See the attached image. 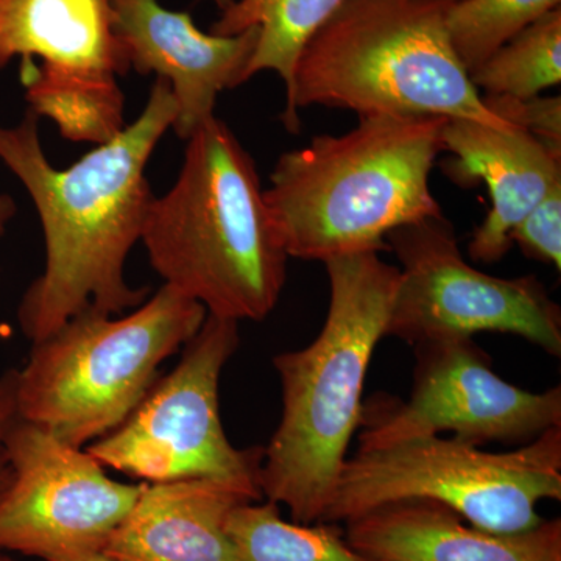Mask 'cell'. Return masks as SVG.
I'll list each match as a JSON object with an SVG mask.
<instances>
[{
  "label": "cell",
  "instance_id": "4fadbf2b",
  "mask_svg": "<svg viewBox=\"0 0 561 561\" xmlns=\"http://www.w3.org/2000/svg\"><path fill=\"white\" fill-rule=\"evenodd\" d=\"M443 150L453 154L443 164L459 186L485 183L491 208L472 232L470 256L496 264L512 249L515 228L561 181V151L519 128H496L481 122L448 119Z\"/></svg>",
  "mask_w": 561,
  "mask_h": 561
},
{
  "label": "cell",
  "instance_id": "ffe728a7",
  "mask_svg": "<svg viewBox=\"0 0 561 561\" xmlns=\"http://www.w3.org/2000/svg\"><path fill=\"white\" fill-rule=\"evenodd\" d=\"M482 95L530 99L561 81V7L524 28L470 73Z\"/></svg>",
  "mask_w": 561,
  "mask_h": 561
},
{
  "label": "cell",
  "instance_id": "5bb4252c",
  "mask_svg": "<svg viewBox=\"0 0 561 561\" xmlns=\"http://www.w3.org/2000/svg\"><path fill=\"white\" fill-rule=\"evenodd\" d=\"M351 548L373 561H561V519L497 534L432 501L382 505L346 522Z\"/></svg>",
  "mask_w": 561,
  "mask_h": 561
},
{
  "label": "cell",
  "instance_id": "6da1fadb",
  "mask_svg": "<svg viewBox=\"0 0 561 561\" xmlns=\"http://www.w3.org/2000/svg\"><path fill=\"white\" fill-rule=\"evenodd\" d=\"M175 116L171 84L157 79L138 119L65 171L47 160L32 110L0 127V160L31 194L46 239V268L18 308L32 343L87 309L122 316L147 300L149 289L125 279V262L154 198L147 162Z\"/></svg>",
  "mask_w": 561,
  "mask_h": 561
},
{
  "label": "cell",
  "instance_id": "8992f818",
  "mask_svg": "<svg viewBox=\"0 0 561 561\" xmlns=\"http://www.w3.org/2000/svg\"><path fill=\"white\" fill-rule=\"evenodd\" d=\"M206 309L162 286L117 319L91 311L72 317L18 370L20 416L83 448L117 430L158 381L162 362L184 348Z\"/></svg>",
  "mask_w": 561,
  "mask_h": 561
},
{
  "label": "cell",
  "instance_id": "4316f807",
  "mask_svg": "<svg viewBox=\"0 0 561 561\" xmlns=\"http://www.w3.org/2000/svg\"><path fill=\"white\" fill-rule=\"evenodd\" d=\"M210 2L216 3V5L219 7V10L224 11L225 9H228L234 0H210Z\"/></svg>",
  "mask_w": 561,
  "mask_h": 561
},
{
  "label": "cell",
  "instance_id": "3957f363",
  "mask_svg": "<svg viewBox=\"0 0 561 561\" xmlns=\"http://www.w3.org/2000/svg\"><path fill=\"white\" fill-rule=\"evenodd\" d=\"M343 135L317 136L280 154L265 203L289 257H332L389 250L387 236L442 217L431 172L443 151L445 117L359 116Z\"/></svg>",
  "mask_w": 561,
  "mask_h": 561
},
{
  "label": "cell",
  "instance_id": "8fae6325",
  "mask_svg": "<svg viewBox=\"0 0 561 561\" xmlns=\"http://www.w3.org/2000/svg\"><path fill=\"white\" fill-rule=\"evenodd\" d=\"M11 482L0 497V552L44 561L102 553L144 482L114 481L87 449L28 421L9 437Z\"/></svg>",
  "mask_w": 561,
  "mask_h": 561
},
{
  "label": "cell",
  "instance_id": "52a82bcc",
  "mask_svg": "<svg viewBox=\"0 0 561 561\" xmlns=\"http://www.w3.org/2000/svg\"><path fill=\"white\" fill-rule=\"evenodd\" d=\"M402 501L445 505L497 534L535 529L541 501H561V426L508 453L457 438H420L346 459L323 523H346Z\"/></svg>",
  "mask_w": 561,
  "mask_h": 561
},
{
  "label": "cell",
  "instance_id": "cb8c5ba5",
  "mask_svg": "<svg viewBox=\"0 0 561 561\" xmlns=\"http://www.w3.org/2000/svg\"><path fill=\"white\" fill-rule=\"evenodd\" d=\"M21 420L18 409V370L0 375V497L10 486L11 461L9 454L10 432Z\"/></svg>",
  "mask_w": 561,
  "mask_h": 561
},
{
  "label": "cell",
  "instance_id": "5b68a950",
  "mask_svg": "<svg viewBox=\"0 0 561 561\" xmlns=\"http://www.w3.org/2000/svg\"><path fill=\"white\" fill-rule=\"evenodd\" d=\"M454 2L343 0L298 60L287 130L298 133V108L312 105L516 128L486 108L453 49L446 20Z\"/></svg>",
  "mask_w": 561,
  "mask_h": 561
},
{
  "label": "cell",
  "instance_id": "83f0119b",
  "mask_svg": "<svg viewBox=\"0 0 561 561\" xmlns=\"http://www.w3.org/2000/svg\"><path fill=\"white\" fill-rule=\"evenodd\" d=\"M0 561H13L10 556H7V552H0Z\"/></svg>",
  "mask_w": 561,
  "mask_h": 561
},
{
  "label": "cell",
  "instance_id": "ba28073f",
  "mask_svg": "<svg viewBox=\"0 0 561 561\" xmlns=\"http://www.w3.org/2000/svg\"><path fill=\"white\" fill-rule=\"evenodd\" d=\"M239 342V321L208 313L180 364L87 451L103 467L142 482L217 479L262 496L264 448H236L220 420V376Z\"/></svg>",
  "mask_w": 561,
  "mask_h": 561
},
{
  "label": "cell",
  "instance_id": "9a60e30c",
  "mask_svg": "<svg viewBox=\"0 0 561 561\" xmlns=\"http://www.w3.org/2000/svg\"><path fill=\"white\" fill-rule=\"evenodd\" d=\"M260 494L217 479L144 482L103 548L117 561H234L231 513Z\"/></svg>",
  "mask_w": 561,
  "mask_h": 561
},
{
  "label": "cell",
  "instance_id": "30bf717a",
  "mask_svg": "<svg viewBox=\"0 0 561 561\" xmlns=\"http://www.w3.org/2000/svg\"><path fill=\"white\" fill-rule=\"evenodd\" d=\"M409 401L378 394L362 409L359 451L451 432L457 440L529 443L561 426V389L531 393L504 381L472 337L415 345Z\"/></svg>",
  "mask_w": 561,
  "mask_h": 561
},
{
  "label": "cell",
  "instance_id": "7402d4cb",
  "mask_svg": "<svg viewBox=\"0 0 561 561\" xmlns=\"http://www.w3.org/2000/svg\"><path fill=\"white\" fill-rule=\"evenodd\" d=\"M511 241L527 257L561 271V181L515 228Z\"/></svg>",
  "mask_w": 561,
  "mask_h": 561
},
{
  "label": "cell",
  "instance_id": "7a4b0ae2",
  "mask_svg": "<svg viewBox=\"0 0 561 561\" xmlns=\"http://www.w3.org/2000/svg\"><path fill=\"white\" fill-rule=\"evenodd\" d=\"M330 308L316 341L273 359L283 413L261 468L262 496L291 522L320 523L331 504L351 438L359 430L362 391L376 345L386 337L400 268L379 253L323 262Z\"/></svg>",
  "mask_w": 561,
  "mask_h": 561
},
{
  "label": "cell",
  "instance_id": "e0dca14e",
  "mask_svg": "<svg viewBox=\"0 0 561 561\" xmlns=\"http://www.w3.org/2000/svg\"><path fill=\"white\" fill-rule=\"evenodd\" d=\"M22 83L28 110L54 121L62 138L102 146L127 127L116 73L49 68L31 61L22 62Z\"/></svg>",
  "mask_w": 561,
  "mask_h": 561
},
{
  "label": "cell",
  "instance_id": "603a6c76",
  "mask_svg": "<svg viewBox=\"0 0 561 561\" xmlns=\"http://www.w3.org/2000/svg\"><path fill=\"white\" fill-rule=\"evenodd\" d=\"M486 108L508 122L513 127L527 131L551 149L561 151V99H512L482 95Z\"/></svg>",
  "mask_w": 561,
  "mask_h": 561
},
{
  "label": "cell",
  "instance_id": "277c9868",
  "mask_svg": "<svg viewBox=\"0 0 561 561\" xmlns=\"http://www.w3.org/2000/svg\"><path fill=\"white\" fill-rule=\"evenodd\" d=\"M140 241L165 286L210 316L264 320L279 301L289 254L253 158L219 117L187 139L179 180L151 202Z\"/></svg>",
  "mask_w": 561,
  "mask_h": 561
},
{
  "label": "cell",
  "instance_id": "7c38bea8",
  "mask_svg": "<svg viewBox=\"0 0 561 561\" xmlns=\"http://www.w3.org/2000/svg\"><path fill=\"white\" fill-rule=\"evenodd\" d=\"M111 16L130 68L171 84L172 128L184 140L216 116L221 91L245 83L260 38L257 27L232 36L202 32L187 11L164 9L158 0H111Z\"/></svg>",
  "mask_w": 561,
  "mask_h": 561
},
{
  "label": "cell",
  "instance_id": "44dd1931",
  "mask_svg": "<svg viewBox=\"0 0 561 561\" xmlns=\"http://www.w3.org/2000/svg\"><path fill=\"white\" fill-rule=\"evenodd\" d=\"M561 0H456L448 11L449 39L468 73Z\"/></svg>",
  "mask_w": 561,
  "mask_h": 561
},
{
  "label": "cell",
  "instance_id": "ac0fdd59",
  "mask_svg": "<svg viewBox=\"0 0 561 561\" xmlns=\"http://www.w3.org/2000/svg\"><path fill=\"white\" fill-rule=\"evenodd\" d=\"M343 0H234L210 25V33L239 35L260 28L256 49L247 68V81L262 70L278 73L286 87L289 106L294 94L295 69L302 50L327 24Z\"/></svg>",
  "mask_w": 561,
  "mask_h": 561
},
{
  "label": "cell",
  "instance_id": "484cf974",
  "mask_svg": "<svg viewBox=\"0 0 561 561\" xmlns=\"http://www.w3.org/2000/svg\"><path fill=\"white\" fill-rule=\"evenodd\" d=\"M66 561H117L110 559V557L103 556V553H90V556L77 557V559H70Z\"/></svg>",
  "mask_w": 561,
  "mask_h": 561
},
{
  "label": "cell",
  "instance_id": "d6986e66",
  "mask_svg": "<svg viewBox=\"0 0 561 561\" xmlns=\"http://www.w3.org/2000/svg\"><path fill=\"white\" fill-rule=\"evenodd\" d=\"M228 534L234 561H373L351 548L337 523L286 522L271 501L239 505Z\"/></svg>",
  "mask_w": 561,
  "mask_h": 561
},
{
  "label": "cell",
  "instance_id": "9c48e42d",
  "mask_svg": "<svg viewBox=\"0 0 561 561\" xmlns=\"http://www.w3.org/2000/svg\"><path fill=\"white\" fill-rule=\"evenodd\" d=\"M386 242L401 265L386 335L415 346L504 332L560 356L561 309L545 284L534 275L496 278L472 267L445 216L397 228Z\"/></svg>",
  "mask_w": 561,
  "mask_h": 561
},
{
  "label": "cell",
  "instance_id": "d4e9b609",
  "mask_svg": "<svg viewBox=\"0 0 561 561\" xmlns=\"http://www.w3.org/2000/svg\"><path fill=\"white\" fill-rule=\"evenodd\" d=\"M16 214V203L10 195L0 194V238L5 234L7 225Z\"/></svg>",
  "mask_w": 561,
  "mask_h": 561
},
{
  "label": "cell",
  "instance_id": "2e32d148",
  "mask_svg": "<svg viewBox=\"0 0 561 561\" xmlns=\"http://www.w3.org/2000/svg\"><path fill=\"white\" fill-rule=\"evenodd\" d=\"M16 57L116 76L130 69L114 35L111 0H0V69Z\"/></svg>",
  "mask_w": 561,
  "mask_h": 561
}]
</instances>
